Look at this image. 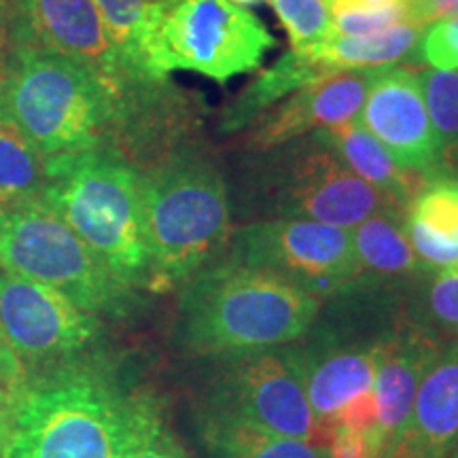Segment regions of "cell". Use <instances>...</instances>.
<instances>
[{
    "label": "cell",
    "mask_w": 458,
    "mask_h": 458,
    "mask_svg": "<svg viewBox=\"0 0 458 458\" xmlns=\"http://www.w3.org/2000/svg\"><path fill=\"white\" fill-rule=\"evenodd\" d=\"M128 397L98 354L26 371L13 388L7 458H122Z\"/></svg>",
    "instance_id": "obj_1"
},
{
    "label": "cell",
    "mask_w": 458,
    "mask_h": 458,
    "mask_svg": "<svg viewBox=\"0 0 458 458\" xmlns=\"http://www.w3.org/2000/svg\"><path fill=\"white\" fill-rule=\"evenodd\" d=\"M320 303L278 274L232 261L198 272L181 297V340L196 354L270 351L310 329Z\"/></svg>",
    "instance_id": "obj_2"
},
{
    "label": "cell",
    "mask_w": 458,
    "mask_h": 458,
    "mask_svg": "<svg viewBox=\"0 0 458 458\" xmlns=\"http://www.w3.org/2000/svg\"><path fill=\"white\" fill-rule=\"evenodd\" d=\"M119 91L64 55L9 45L0 66V119L45 159L111 145Z\"/></svg>",
    "instance_id": "obj_3"
},
{
    "label": "cell",
    "mask_w": 458,
    "mask_h": 458,
    "mask_svg": "<svg viewBox=\"0 0 458 458\" xmlns=\"http://www.w3.org/2000/svg\"><path fill=\"white\" fill-rule=\"evenodd\" d=\"M131 289L151 284L142 174L113 148L47 159L43 196Z\"/></svg>",
    "instance_id": "obj_4"
},
{
    "label": "cell",
    "mask_w": 458,
    "mask_h": 458,
    "mask_svg": "<svg viewBox=\"0 0 458 458\" xmlns=\"http://www.w3.org/2000/svg\"><path fill=\"white\" fill-rule=\"evenodd\" d=\"M142 174L151 289H172L202 272L232 233L227 185L202 153L172 157Z\"/></svg>",
    "instance_id": "obj_5"
},
{
    "label": "cell",
    "mask_w": 458,
    "mask_h": 458,
    "mask_svg": "<svg viewBox=\"0 0 458 458\" xmlns=\"http://www.w3.org/2000/svg\"><path fill=\"white\" fill-rule=\"evenodd\" d=\"M0 266L96 317L122 318L136 306V289L114 276L43 198L0 199Z\"/></svg>",
    "instance_id": "obj_6"
},
{
    "label": "cell",
    "mask_w": 458,
    "mask_h": 458,
    "mask_svg": "<svg viewBox=\"0 0 458 458\" xmlns=\"http://www.w3.org/2000/svg\"><path fill=\"white\" fill-rule=\"evenodd\" d=\"M276 47L259 17L232 0H165L153 47V77L191 71L227 83L253 72Z\"/></svg>",
    "instance_id": "obj_7"
},
{
    "label": "cell",
    "mask_w": 458,
    "mask_h": 458,
    "mask_svg": "<svg viewBox=\"0 0 458 458\" xmlns=\"http://www.w3.org/2000/svg\"><path fill=\"white\" fill-rule=\"evenodd\" d=\"M280 147L270 162L280 215L352 229L371 215L408 208L348 170L317 134Z\"/></svg>",
    "instance_id": "obj_8"
},
{
    "label": "cell",
    "mask_w": 458,
    "mask_h": 458,
    "mask_svg": "<svg viewBox=\"0 0 458 458\" xmlns=\"http://www.w3.org/2000/svg\"><path fill=\"white\" fill-rule=\"evenodd\" d=\"M233 357L221 371L210 408L327 448L329 435L318 427L306 394L300 351H255Z\"/></svg>",
    "instance_id": "obj_9"
},
{
    "label": "cell",
    "mask_w": 458,
    "mask_h": 458,
    "mask_svg": "<svg viewBox=\"0 0 458 458\" xmlns=\"http://www.w3.org/2000/svg\"><path fill=\"white\" fill-rule=\"evenodd\" d=\"M232 261L278 274L308 293H331L360 272L351 229L310 219L261 221L238 229Z\"/></svg>",
    "instance_id": "obj_10"
},
{
    "label": "cell",
    "mask_w": 458,
    "mask_h": 458,
    "mask_svg": "<svg viewBox=\"0 0 458 458\" xmlns=\"http://www.w3.org/2000/svg\"><path fill=\"white\" fill-rule=\"evenodd\" d=\"M0 325L26 371L89 354L102 320L51 286L0 274Z\"/></svg>",
    "instance_id": "obj_11"
},
{
    "label": "cell",
    "mask_w": 458,
    "mask_h": 458,
    "mask_svg": "<svg viewBox=\"0 0 458 458\" xmlns=\"http://www.w3.org/2000/svg\"><path fill=\"white\" fill-rule=\"evenodd\" d=\"M206 106L168 79H128L119 89L111 145L140 172L199 153Z\"/></svg>",
    "instance_id": "obj_12"
},
{
    "label": "cell",
    "mask_w": 458,
    "mask_h": 458,
    "mask_svg": "<svg viewBox=\"0 0 458 458\" xmlns=\"http://www.w3.org/2000/svg\"><path fill=\"white\" fill-rule=\"evenodd\" d=\"M9 45L64 55L117 91L131 79L94 0H15Z\"/></svg>",
    "instance_id": "obj_13"
},
{
    "label": "cell",
    "mask_w": 458,
    "mask_h": 458,
    "mask_svg": "<svg viewBox=\"0 0 458 458\" xmlns=\"http://www.w3.org/2000/svg\"><path fill=\"white\" fill-rule=\"evenodd\" d=\"M360 123L385 145L403 170L425 179L442 176L439 147L428 119L420 79L401 66L377 68L365 98Z\"/></svg>",
    "instance_id": "obj_14"
},
{
    "label": "cell",
    "mask_w": 458,
    "mask_h": 458,
    "mask_svg": "<svg viewBox=\"0 0 458 458\" xmlns=\"http://www.w3.org/2000/svg\"><path fill=\"white\" fill-rule=\"evenodd\" d=\"M377 68L337 71L297 89L276 111L261 114L253 123L246 145L253 151H270L310 130L354 122L368 98Z\"/></svg>",
    "instance_id": "obj_15"
},
{
    "label": "cell",
    "mask_w": 458,
    "mask_h": 458,
    "mask_svg": "<svg viewBox=\"0 0 458 458\" xmlns=\"http://www.w3.org/2000/svg\"><path fill=\"white\" fill-rule=\"evenodd\" d=\"M437 357V346L425 335L408 334L377 342L376 427L369 435L376 458H394L397 454L418 386Z\"/></svg>",
    "instance_id": "obj_16"
},
{
    "label": "cell",
    "mask_w": 458,
    "mask_h": 458,
    "mask_svg": "<svg viewBox=\"0 0 458 458\" xmlns=\"http://www.w3.org/2000/svg\"><path fill=\"white\" fill-rule=\"evenodd\" d=\"M458 445V342L439 352L418 386L394 458H448Z\"/></svg>",
    "instance_id": "obj_17"
},
{
    "label": "cell",
    "mask_w": 458,
    "mask_h": 458,
    "mask_svg": "<svg viewBox=\"0 0 458 458\" xmlns=\"http://www.w3.org/2000/svg\"><path fill=\"white\" fill-rule=\"evenodd\" d=\"M301 371L312 414L331 433L351 405L374 391L377 344L368 348H340L320 354L301 352Z\"/></svg>",
    "instance_id": "obj_18"
},
{
    "label": "cell",
    "mask_w": 458,
    "mask_h": 458,
    "mask_svg": "<svg viewBox=\"0 0 458 458\" xmlns=\"http://www.w3.org/2000/svg\"><path fill=\"white\" fill-rule=\"evenodd\" d=\"M403 232L427 272L458 267V179L427 181L405 208Z\"/></svg>",
    "instance_id": "obj_19"
},
{
    "label": "cell",
    "mask_w": 458,
    "mask_h": 458,
    "mask_svg": "<svg viewBox=\"0 0 458 458\" xmlns=\"http://www.w3.org/2000/svg\"><path fill=\"white\" fill-rule=\"evenodd\" d=\"M314 134L346 164L348 170H352L354 174L380 191L399 199L401 204L408 206L410 199L428 181L416 172L401 168L385 145L359 119L342 125H331V128H320Z\"/></svg>",
    "instance_id": "obj_20"
},
{
    "label": "cell",
    "mask_w": 458,
    "mask_h": 458,
    "mask_svg": "<svg viewBox=\"0 0 458 458\" xmlns=\"http://www.w3.org/2000/svg\"><path fill=\"white\" fill-rule=\"evenodd\" d=\"M198 433L208 458H331L325 445L266 431L210 405L199 411Z\"/></svg>",
    "instance_id": "obj_21"
},
{
    "label": "cell",
    "mask_w": 458,
    "mask_h": 458,
    "mask_svg": "<svg viewBox=\"0 0 458 458\" xmlns=\"http://www.w3.org/2000/svg\"><path fill=\"white\" fill-rule=\"evenodd\" d=\"M337 71L318 64L308 54L300 51H286L280 55L276 64L263 71L259 77L253 79L229 105L221 111L219 117V134H236V131L250 128L267 108H272L278 100L295 94L297 89L306 88L308 83L317 81Z\"/></svg>",
    "instance_id": "obj_22"
},
{
    "label": "cell",
    "mask_w": 458,
    "mask_h": 458,
    "mask_svg": "<svg viewBox=\"0 0 458 458\" xmlns=\"http://www.w3.org/2000/svg\"><path fill=\"white\" fill-rule=\"evenodd\" d=\"M425 30V26L418 24H399L360 37H331L308 51V55L331 71H363L416 62L418 43Z\"/></svg>",
    "instance_id": "obj_23"
},
{
    "label": "cell",
    "mask_w": 458,
    "mask_h": 458,
    "mask_svg": "<svg viewBox=\"0 0 458 458\" xmlns=\"http://www.w3.org/2000/svg\"><path fill=\"white\" fill-rule=\"evenodd\" d=\"M165 0H94L131 79L153 77V47Z\"/></svg>",
    "instance_id": "obj_24"
},
{
    "label": "cell",
    "mask_w": 458,
    "mask_h": 458,
    "mask_svg": "<svg viewBox=\"0 0 458 458\" xmlns=\"http://www.w3.org/2000/svg\"><path fill=\"white\" fill-rule=\"evenodd\" d=\"M403 208H391L371 215L351 229L354 255L360 270L385 276H414L427 272L416 259L410 240L403 232Z\"/></svg>",
    "instance_id": "obj_25"
},
{
    "label": "cell",
    "mask_w": 458,
    "mask_h": 458,
    "mask_svg": "<svg viewBox=\"0 0 458 458\" xmlns=\"http://www.w3.org/2000/svg\"><path fill=\"white\" fill-rule=\"evenodd\" d=\"M122 458H191L153 394L130 393Z\"/></svg>",
    "instance_id": "obj_26"
},
{
    "label": "cell",
    "mask_w": 458,
    "mask_h": 458,
    "mask_svg": "<svg viewBox=\"0 0 458 458\" xmlns=\"http://www.w3.org/2000/svg\"><path fill=\"white\" fill-rule=\"evenodd\" d=\"M47 159L24 134L0 119V199L41 198Z\"/></svg>",
    "instance_id": "obj_27"
},
{
    "label": "cell",
    "mask_w": 458,
    "mask_h": 458,
    "mask_svg": "<svg viewBox=\"0 0 458 458\" xmlns=\"http://www.w3.org/2000/svg\"><path fill=\"white\" fill-rule=\"evenodd\" d=\"M422 96L439 147L442 176L458 165V71L425 68L418 72Z\"/></svg>",
    "instance_id": "obj_28"
},
{
    "label": "cell",
    "mask_w": 458,
    "mask_h": 458,
    "mask_svg": "<svg viewBox=\"0 0 458 458\" xmlns=\"http://www.w3.org/2000/svg\"><path fill=\"white\" fill-rule=\"evenodd\" d=\"M291 49L308 54L334 37L331 0H270Z\"/></svg>",
    "instance_id": "obj_29"
},
{
    "label": "cell",
    "mask_w": 458,
    "mask_h": 458,
    "mask_svg": "<svg viewBox=\"0 0 458 458\" xmlns=\"http://www.w3.org/2000/svg\"><path fill=\"white\" fill-rule=\"evenodd\" d=\"M334 37H360L399 24H414L410 0H391L376 7H331Z\"/></svg>",
    "instance_id": "obj_30"
},
{
    "label": "cell",
    "mask_w": 458,
    "mask_h": 458,
    "mask_svg": "<svg viewBox=\"0 0 458 458\" xmlns=\"http://www.w3.org/2000/svg\"><path fill=\"white\" fill-rule=\"evenodd\" d=\"M416 62L437 71H458V15L427 28L418 43Z\"/></svg>",
    "instance_id": "obj_31"
},
{
    "label": "cell",
    "mask_w": 458,
    "mask_h": 458,
    "mask_svg": "<svg viewBox=\"0 0 458 458\" xmlns=\"http://www.w3.org/2000/svg\"><path fill=\"white\" fill-rule=\"evenodd\" d=\"M428 308L444 327L458 334V267L435 272L428 286Z\"/></svg>",
    "instance_id": "obj_32"
},
{
    "label": "cell",
    "mask_w": 458,
    "mask_h": 458,
    "mask_svg": "<svg viewBox=\"0 0 458 458\" xmlns=\"http://www.w3.org/2000/svg\"><path fill=\"white\" fill-rule=\"evenodd\" d=\"M327 450L331 458H376L369 433L348 425H337L329 433Z\"/></svg>",
    "instance_id": "obj_33"
},
{
    "label": "cell",
    "mask_w": 458,
    "mask_h": 458,
    "mask_svg": "<svg viewBox=\"0 0 458 458\" xmlns=\"http://www.w3.org/2000/svg\"><path fill=\"white\" fill-rule=\"evenodd\" d=\"M26 368L17 357L13 348L4 335L3 325H0V386L4 388H15L24 382Z\"/></svg>",
    "instance_id": "obj_34"
},
{
    "label": "cell",
    "mask_w": 458,
    "mask_h": 458,
    "mask_svg": "<svg viewBox=\"0 0 458 458\" xmlns=\"http://www.w3.org/2000/svg\"><path fill=\"white\" fill-rule=\"evenodd\" d=\"M11 414H13V388L0 386V458H7Z\"/></svg>",
    "instance_id": "obj_35"
},
{
    "label": "cell",
    "mask_w": 458,
    "mask_h": 458,
    "mask_svg": "<svg viewBox=\"0 0 458 458\" xmlns=\"http://www.w3.org/2000/svg\"><path fill=\"white\" fill-rule=\"evenodd\" d=\"M15 13V0H0V32H7Z\"/></svg>",
    "instance_id": "obj_36"
},
{
    "label": "cell",
    "mask_w": 458,
    "mask_h": 458,
    "mask_svg": "<svg viewBox=\"0 0 458 458\" xmlns=\"http://www.w3.org/2000/svg\"><path fill=\"white\" fill-rule=\"evenodd\" d=\"M391 0H331V7H376Z\"/></svg>",
    "instance_id": "obj_37"
},
{
    "label": "cell",
    "mask_w": 458,
    "mask_h": 458,
    "mask_svg": "<svg viewBox=\"0 0 458 458\" xmlns=\"http://www.w3.org/2000/svg\"><path fill=\"white\" fill-rule=\"evenodd\" d=\"M9 54V34L7 32H0V66H3L4 57Z\"/></svg>",
    "instance_id": "obj_38"
},
{
    "label": "cell",
    "mask_w": 458,
    "mask_h": 458,
    "mask_svg": "<svg viewBox=\"0 0 458 458\" xmlns=\"http://www.w3.org/2000/svg\"><path fill=\"white\" fill-rule=\"evenodd\" d=\"M232 3L240 4V7H255L259 3H270V0H232Z\"/></svg>",
    "instance_id": "obj_39"
},
{
    "label": "cell",
    "mask_w": 458,
    "mask_h": 458,
    "mask_svg": "<svg viewBox=\"0 0 458 458\" xmlns=\"http://www.w3.org/2000/svg\"><path fill=\"white\" fill-rule=\"evenodd\" d=\"M448 458H458V445H456V448H454V450H452V452H450V456H448Z\"/></svg>",
    "instance_id": "obj_40"
},
{
    "label": "cell",
    "mask_w": 458,
    "mask_h": 458,
    "mask_svg": "<svg viewBox=\"0 0 458 458\" xmlns=\"http://www.w3.org/2000/svg\"><path fill=\"white\" fill-rule=\"evenodd\" d=\"M3 272H4V270H3V266H0V274H3Z\"/></svg>",
    "instance_id": "obj_41"
}]
</instances>
